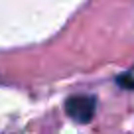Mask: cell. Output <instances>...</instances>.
Masks as SVG:
<instances>
[{
  "instance_id": "1",
  "label": "cell",
  "mask_w": 134,
  "mask_h": 134,
  "mask_svg": "<svg viewBox=\"0 0 134 134\" xmlns=\"http://www.w3.org/2000/svg\"><path fill=\"white\" fill-rule=\"evenodd\" d=\"M97 99L93 95H73L65 100V114L79 124H89L95 118Z\"/></svg>"
},
{
  "instance_id": "2",
  "label": "cell",
  "mask_w": 134,
  "mask_h": 134,
  "mask_svg": "<svg viewBox=\"0 0 134 134\" xmlns=\"http://www.w3.org/2000/svg\"><path fill=\"white\" fill-rule=\"evenodd\" d=\"M116 83L120 85L122 89H134V67L130 71H126L124 75L116 77Z\"/></svg>"
}]
</instances>
